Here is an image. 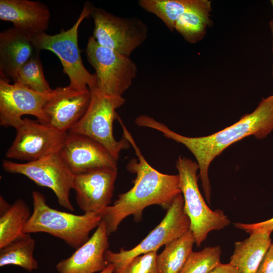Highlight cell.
Masks as SVG:
<instances>
[{"label":"cell","mask_w":273,"mask_h":273,"mask_svg":"<svg viewBox=\"0 0 273 273\" xmlns=\"http://www.w3.org/2000/svg\"><path fill=\"white\" fill-rule=\"evenodd\" d=\"M144 126L161 132L165 137L184 145L192 152L199 166L198 176L206 201L210 204L211 189L208 172L211 162L235 142L251 135L262 139L273 130V95L263 99L252 113L244 115L232 125L209 135L184 136L151 117L145 119Z\"/></svg>","instance_id":"7a4b0ae2"},{"label":"cell","mask_w":273,"mask_h":273,"mask_svg":"<svg viewBox=\"0 0 273 273\" xmlns=\"http://www.w3.org/2000/svg\"><path fill=\"white\" fill-rule=\"evenodd\" d=\"M32 36L12 27L0 33L1 78L15 80L19 69L39 53Z\"/></svg>","instance_id":"ac0fdd59"},{"label":"cell","mask_w":273,"mask_h":273,"mask_svg":"<svg viewBox=\"0 0 273 273\" xmlns=\"http://www.w3.org/2000/svg\"><path fill=\"white\" fill-rule=\"evenodd\" d=\"M139 6L159 18L171 31L179 17L188 11L211 7L207 0H140Z\"/></svg>","instance_id":"44dd1931"},{"label":"cell","mask_w":273,"mask_h":273,"mask_svg":"<svg viewBox=\"0 0 273 273\" xmlns=\"http://www.w3.org/2000/svg\"><path fill=\"white\" fill-rule=\"evenodd\" d=\"M195 238L190 230L165 245L157 257L158 273H180L193 251Z\"/></svg>","instance_id":"7402d4cb"},{"label":"cell","mask_w":273,"mask_h":273,"mask_svg":"<svg viewBox=\"0 0 273 273\" xmlns=\"http://www.w3.org/2000/svg\"><path fill=\"white\" fill-rule=\"evenodd\" d=\"M256 273H273V243L265 254Z\"/></svg>","instance_id":"f1b7e54d"},{"label":"cell","mask_w":273,"mask_h":273,"mask_svg":"<svg viewBox=\"0 0 273 273\" xmlns=\"http://www.w3.org/2000/svg\"><path fill=\"white\" fill-rule=\"evenodd\" d=\"M235 227L242 230L248 234L254 232L263 231L271 233L273 231V217L267 220L253 223H244L236 222L234 223Z\"/></svg>","instance_id":"83f0119b"},{"label":"cell","mask_w":273,"mask_h":273,"mask_svg":"<svg viewBox=\"0 0 273 273\" xmlns=\"http://www.w3.org/2000/svg\"><path fill=\"white\" fill-rule=\"evenodd\" d=\"M50 18L48 7L40 2L0 1V19L11 22L14 27L31 36L45 32Z\"/></svg>","instance_id":"e0dca14e"},{"label":"cell","mask_w":273,"mask_h":273,"mask_svg":"<svg viewBox=\"0 0 273 273\" xmlns=\"http://www.w3.org/2000/svg\"><path fill=\"white\" fill-rule=\"evenodd\" d=\"M211 7L191 10L181 15L175 25L176 30L188 42L194 43L201 40L210 24Z\"/></svg>","instance_id":"cb8c5ba5"},{"label":"cell","mask_w":273,"mask_h":273,"mask_svg":"<svg viewBox=\"0 0 273 273\" xmlns=\"http://www.w3.org/2000/svg\"><path fill=\"white\" fill-rule=\"evenodd\" d=\"M210 273H237L236 268L229 263H221Z\"/></svg>","instance_id":"f546056e"},{"label":"cell","mask_w":273,"mask_h":273,"mask_svg":"<svg viewBox=\"0 0 273 273\" xmlns=\"http://www.w3.org/2000/svg\"><path fill=\"white\" fill-rule=\"evenodd\" d=\"M74 175L101 167H117V160L101 144L78 133L68 132L59 152Z\"/></svg>","instance_id":"5bb4252c"},{"label":"cell","mask_w":273,"mask_h":273,"mask_svg":"<svg viewBox=\"0 0 273 273\" xmlns=\"http://www.w3.org/2000/svg\"><path fill=\"white\" fill-rule=\"evenodd\" d=\"M35 245L30 234H24L0 249V267L14 265L28 271L37 269L38 262L33 256Z\"/></svg>","instance_id":"603a6c76"},{"label":"cell","mask_w":273,"mask_h":273,"mask_svg":"<svg viewBox=\"0 0 273 273\" xmlns=\"http://www.w3.org/2000/svg\"><path fill=\"white\" fill-rule=\"evenodd\" d=\"M31 213L27 203L17 199L9 204L0 197V249L20 237Z\"/></svg>","instance_id":"ffe728a7"},{"label":"cell","mask_w":273,"mask_h":273,"mask_svg":"<svg viewBox=\"0 0 273 273\" xmlns=\"http://www.w3.org/2000/svg\"><path fill=\"white\" fill-rule=\"evenodd\" d=\"M270 234L263 231L254 232L244 240L235 242L229 263L237 273H256L271 244Z\"/></svg>","instance_id":"d6986e66"},{"label":"cell","mask_w":273,"mask_h":273,"mask_svg":"<svg viewBox=\"0 0 273 273\" xmlns=\"http://www.w3.org/2000/svg\"><path fill=\"white\" fill-rule=\"evenodd\" d=\"M93 7L90 3H85L76 22L67 30L53 35L43 32L32 36L38 51L48 50L58 57L63 72L69 77L68 85L77 89H92L96 85L95 74L90 73L83 64L78 43L79 26L84 19L90 16Z\"/></svg>","instance_id":"277c9868"},{"label":"cell","mask_w":273,"mask_h":273,"mask_svg":"<svg viewBox=\"0 0 273 273\" xmlns=\"http://www.w3.org/2000/svg\"><path fill=\"white\" fill-rule=\"evenodd\" d=\"M117 175V167L98 168L75 175L73 190L83 213H99L109 205Z\"/></svg>","instance_id":"4fadbf2b"},{"label":"cell","mask_w":273,"mask_h":273,"mask_svg":"<svg viewBox=\"0 0 273 273\" xmlns=\"http://www.w3.org/2000/svg\"><path fill=\"white\" fill-rule=\"evenodd\" d=\"M270 28L272 32V35L273 38V20H272L269 23ZM272 52H273V41H272ZM272 74H273V70H272Z\"/></svg>","instance_id":"1f68e13d"},{"label":"cell","mask_w":273,"mask_h":273,"mask_svg":"<svg viewBox=\"0 0 273 273\" xmlns=\"http://www.w3.org/2000/svg\"><path fill=\"white\" fill-rule=\"evenodd\" d=\"M190 218L184 210V199L179 194L167 210L160 223L139 244L131 249H120L118 252L107 250L105 258L114 265L113 273H121L135 257L153 251L181 237L190 230Z\"/></svg>","instance_id":"52a82bcc"},{"label":"cell","mask_w":273,"mask_h":273,"mask_svg":"<svg viewBox=\"0 0 273 273\" xmlns=\"http://www.w3.org/2000/svg\"><path fill=\"white\" fill-rule=\"evenodd\" d=\"M157 252H149L135 257L121 273H158Z\"/></svg>","instance_id":"4316f807"},{"label":"cell","mask_w":273,"mask_h":273,"mask_svg":"<svg viewBox=\"0 0 273 273\" xmlns=\"http://www.w3.org/2000/svg\"><path fill=\"white\" fill-rule=\"evenodd\" d=\"M219 246H208L201 251H193L180 273H210L220 262Z\"/></svg>","instance_id":"484cf974"},{"label":"cell","mask_w":273,"mask_h":273,"mask_svg":"<svg viewBox=\"0 0 273 273\" xmlns=\"http://www.w3.org/2000/svg\"><path fill=\"white\" fill-rule=\"evenodd\" d=\"M32 197L33 211L24 226V234L45 233L76 249L89 238L90 232L102 219L101 212L77 215L52 208L38 191H33Z\"/></svg>","instance_id":"3957f363"},{"label":"cell","mask_w":273,"mask_h":273,"mask_svg":"<svg viewBox=\"0 0 273 273\" xmlns=\"http://www.w3.org/2000/svg\"><path fill=\"white\" fill-rule=\"evenodd\" d=\"M176 167L184 199V210L190 218L195 244L199 247L210 232L225 228L230 220L222 210H212L206 204L198 187L199 166L196 162L179 156Z\"/></svg>","instance_id":"5b68a950"},{"label":"cell","mask_w":273,"mask_h":273,"mask_svg":"<svg viewBox=\"0 0 273 273\" xmlns=\"http://www.w3.org/2000/svg\"><path fill=\"white\" fill-rule=\"evenodd\" d=\"M93 37L101 46L129 57L146 40L148 28L140 18L115 15L93 7Z\"/></svg>","instance_id":"9c48e42d"},{"label":"cell","mask_w":273,"mask_h":273,"mask_svg":"<svg viewBox=\"0 0 273 273\" xmlns=\"http://www.w3.org/2000/svg\"><path fill=\"white\" fill-rule=\"evenodd\" d=\"M114 265L112 264H109L107 267L99 273H113Z\"/></svg>","instance_id":"4dcf8cb0"},{"label":"cell","mask_w":273,"mask_h":273,"mask_svg":"<svg viewBox=\"0 0 273 273\" xmlns=\"http://www.w3.org/2000/svg\"><path fill=\"white\" fill-rule=\"evenodd\" d=\"M86 56L95 70L96 85L93 89L106 95L122 97L136 76L135 63L129 57L101 46L93 36L88 38Z\"/></svg>","instance_id":"ba28073f"},{"label":"cell","mask_w":273,"mask_h":273,"mask_svg":"<svg viewBox=\"0 0 273 273\" xmlns=\"http://www.w3.org/2000/svg\"><path fill=\"white\" fill-rule=\"evenodd\" d=\"M39 55H34L19 69L14 83L39 93L50 94L53 89L44 77Z\"/></svg>","instance_id":"d4e9b609"},{"label":"cell","mask_w":273,"mask_h":273,"mask_svg":"<svg viewBox=\"0 0 273 273\" xmlns=\"http://www.w3.org/2000/svg\"><path fill=\"white\" fill-rule=\"evenodd\" d=\"M121 124L124 137L133 148L138 159L130 160L126 165L129 172L135 174L133 187L119 194L111 206L101 211L109 235L117 231L122 221L129 215L140 220L143 210L148 206L158 205L167 210L174 200L181 193L178 174L161 173L152 167L146 160L130 133Z\"/></svg>","instance_id":"6da1fadb"},{"label":"cell","mask_w":273,"mask_h":273,"mask_svg":"<svg viewBox=\"0 0 273 273\" xmlns=\"http://www.w3.org/2000/svg\"><path fill=\"white\" fill-rule=\"evenodd\" d=\"M15 129V138L6 157L27 162L58 153L68 133L28 118H23Z\"/></svg>","instance_id":"8fae6325"},{"label":"cell","mask_w":273,"mask_h":273,"mask_svg":"<svg viewBox=\"0 0 273 273\" xmlns=\"http://www.w3.org/2000/svg\"><path fill=\"white\" fill-rule=\"evenodd\" d=\"M2 166L8 172L23 175L37 185L50 189L61 207L74 211L69 197L70 191L73 190L75 175L58 153L22 163L4 159Z\"/></svg>","instance_id":"30bf717a"},{"label":"cell","mask_w":273,"mask_h":273,"mask_svg":"<svg viewBox=\"0 0 273 273\" xmlns=\"http://www.w3.org/2000/svg\"><path fill=\"white\" fill-rule=\"evenodd\" d=\"M88 107L79 122L68 132L87 136L103 146L117 161L121 151L130 147L123 136L115 139L113 125L119 115L116 110L124 104L123 97L106 95L95 89L90 90Z\"/></svg>","instance_id":"8992f818"},{"label":"cell","mask_w":273,"mask_h":273,"mask_svg":"<svg viewBox=\"0 0 273 273\" xmlns=\"http://www.w3.org/2000/svg\"><path fill=\"white\" fill-rule=\"evenodd\" d=\"M270 2H271V3L272 4V6L273 7V0L270 1Z\"/></svg>","instance_id":"d6a6232c"},{"label":"cell","mask_w":273,"mask_h":273,"mask_svg":"<svg viewBox=\"0 0 273 273\" xmlns=\"http://www.w3.org/2000/svg\"><path fill=\"white\" fill-rule=\"evenodd\" d=\"M53 92V91H52ZM51 93L41 94L17 83L0 79V124L4 127H18L22 117L30 115L44 124H48L44 107Z\"/></svg>","instance_id":"7c38bea8"},{"label":"cell","mask_w":273,"mask_h":273,"mask_svg":"<svg viewBox=\"0 0 273 273\" xmlns=\"http://www.w3.org/2000/svg\"><path fill=\"white\" fill-rule=\"evenodd\" d=\"M105 221L101 220L91 237L69 257L56 265L58 273H95L108 265L105 254L109 246Z\"/></svg>","instance_id":"2e32d148"},{"label":"cell","mask_w":273,"mask_h":273,"mask_svg":"<svg viewBox=\"0 0 273 273\" xmlns=\"http://www.w3.org/2000/svg\"><path fill=\"white\" fill-rule=\"evenodd\" d=\"M90 99L89 88L80 90L68 85L53 89L44 107L48 125L68 132L83 117Z\"/></svg>","instance_id":"9a60e30c"}]
</instances>
